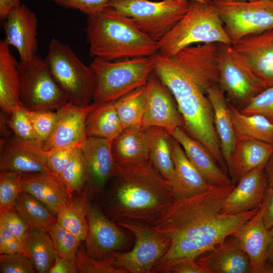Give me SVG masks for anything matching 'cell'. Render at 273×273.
<instances>
[{"label":"cell","instance_id":"obj_46","mask_svg":"<svg viewBox=\"0 0 273 273\" xmlns=\"http://www.w3.org/2000/svg\"><path fill=\"white\" fill-rule=\"evenodd\" d=\"M66 9L78 10L88 17L96 15L108 8L113 0H49Z\"/></svg>","mask_w":273,"mask_h":273},{"label":"cell","instance_id":"obj_2","mask_svg":"<svg viewBox=\"0 0 273 273\" xmlns=\"http://www.w3.org/2000/svg\"><path fill=\"white\" fill-rule=\"evenodd\" d=\"M234 187L212 186L197 195L175 200L151 227L169 243L167 252L154 266L184 258H198L222 244L251 219L259 207L234 214L222 212Z\"/></svg>","mask_w":273,"mask_h":273},{"label":"cell","instance_id":"obj_51","mask_svg":"<svg viewBox=\"0 0 273 273\" xmlns=\"http://www.w3.org/2000/svg\"><path fill=\"white\" fill-rule=\"evenodd\" d=\"M75 259L57 256L49 273H77Z\"/></svg>","mask_w":273,"mask_h":273},{"label":"cell","instance_id":"obj_32","mask_svg":"<svg viewBox=\"0 0 273 273\" xmlns=\"http://www.w3.org/2000/svg\"><path fill=\"white\" fill-rule=\"evenodd\" d=\"M97 103L87 117L86 136L112 141L123 129L114 101Z\"/></svg>","mask_w":273,"mask_h":273},{"label":"cell","instance_id":"obj_47","mask_svg":"<svg viewBox=\"0 0 273 273\" xmlns=\"http://www.w3.org/2000/svg\"><path fill=\"white\" fill-rule=\"evenodd\" d=\"M0 225L8 229L22 241L30 228L27 222L14 210L0 213Z\"/></svg>","mask_w":273,"mask_h":273},{"label":"cell","instance_id":"obj_26","mask_svg":"<svg viewBox=\"0 0 273 273\" xmlns=\"http://www.w3.org/2000/svg\"><path fill=\"white\" fill-rule=\"evenodd\" d=\"M204 254L198 258L209 273H251L248 255L233 238Z\"/></svg>","mask_w":273,"mask_h":273},{"label":"cell","instance_id":"obj_31","mask_svg":"<svg viewBox=\"0 0 273 273\" xmlns=\"http://www.w3.org/2000/svg\"><path fill=\"white\" fill-rule=\"evenodd\" d=\"M23 252L38 273H49L57 256L49 234L41 228H30L23 241Z\"/></svg>","mask_w":273,"mask_h":273},{"label":"cell","instance_id":"obj_1","mask_svg":"<svg viewBox=\"0 0 273 273\" xmlns=\"http://www.w3.org/2000/svg\"><path fill=\"white\" fill-rule=\"evenodd\" d=\"M217 43L186 47L170 57H152L154 71L174 98L184 121V129L200 142L223 167L225 161L216 132L208 90L218 84Z\"/></svg>","mask_w":273,"mask_h":273},{"label":"cell","instance_id":"obj_3","mask_svg":"<svg viewBox=\"0 0 273 273\" xmlns=\"http://www.w3.org/2000/svg\"><path fill=\"white\" fill-rule=\"evenodd\" d=\"M113 178L100 205L118 225L128 223L152 227L175 200L169 183L149 161L120 167Z\"/></svg>","mask_w":273,"mask_h":273},{"label":"cell","instance_id":"obj_20","mask_svg":"<svg viewBox=\"0 0 273 273\" xmlns=\"http://www.w3.org/2000/svg\"><path fill=\"white\" fill-rule=\"evenodd\" d=\"M262 215L261 203L257 212L230 236L248 255L251 273H265L269 234Z\"/></svg>","mask_w":273,"mask_h":273},{"label":"cell","instance_id":"obj_29","mask_svg":"<svg viewBox=\"0 0 273 273\" xmlns=\"http://www.w3.org/2000/svg\"><path fill=\"white\" fill-rule=\"evenodd\" d=\"M208 97L213 109L214 126L221 151L227 165L237 143L230 108L225 94L218 84L209 88Z\"/></svg>","mask_w":273,"mask_h":273},{"label":"cell","instance_id":"obj_53","mask_svg":"<svg viewBox=\"0 0 273 273\" xmlns=\"http://www.w3.org/2000/svg\"><path fill=\"white\" fill-rule=\"evenodd\" d=\"M269 241L268 247L265 273H273V228L269 230Z\"/></svg>","mask_w":273,"mask_h":273},{"label":"cell","instance_id":"obj_43","mask_svg":"<svg viewBox=\"0 0 273 273\" xmlns=\"http://www.w3.org/2000/svg\"><path fill=\"white\" fill-rule=\"evenodd\" d=\"M240 111L246 115H263L273 123V86L264 89L253 97Z\"/></svg>","mask_w":273,"mask_h":273},{"label":"cell","instance_id":"obj_6","mask_svg":"<svg viewBox=\"0 0 273 273\" xmlns=\"http://www.w3.org/2000/svg\"><path fill=\"white\" fill-rule=\"evenodd\" d=\"M89 66L96 80L93 102L103 103L146 85L155 64L152 56L113 61L95 58Z\"/></svg>","mask_w":273,"mask_h":273},{"label":"cell","instance_id":"obj_42","mask_svg":"<svg viewBox=\"0 0 273 273\" xmlns=\"http://www.w3.org/2000/svg\"><path fill=\"white\" fill-rule=\"evenodd\" d=\"M8 127L17 137L27 141H35L32 123L28 110L21 106L9 115Z\"/></svg>","mask_w":273,"mask_h":273},{"label":"cell","instance_id":"obj_25","mask_svg":"<svg viewBox=\"0 0 273 273\" xmlns=\"http://www.w3.org/2000/svg\"><path fill=\"white\" fill-rule=\"evenodd\" d=\"M111 149L120 167L149 162L145 128L137 124L123 129L112 141Z\"/></svg>","mask_w":273,"mask_h":273},{"label":"cell","instance_id":"obj_21","mask_svg":"<svg viewBox=\"0 0 273 273\" xmlns=\"http://www.w3.org/2000/svg\"><path fill=\"white\" fill-rule=\"evenodd\" d=\"M264 163L242 176L226 197L222 212L234 214L259 207L267 189Z\"/></svg>","mask_w":273,"mask_h":273},{"label":"cell","instance_id":"obj_15","mask_svg":"<svg viewBox=\"0 0 273 273\" xmlns=\"http://www.w3.org/2000/svg\"><path fill=\"white\" fill-rule=\"evenodd\" d=\"M47 158V152L43 149L41 144L36 141L20 139L11 132L1 138V172L52 173Z\"/></svg>","mask_w":273,"mask_h":273},{"label":"cell","instance_id":"obj_54","mask_svg":"<svg viewBox=\"0 0 273 273\" xmlns=\"http://www.w3.org/2000/svg\"><path fill=\"white\" fill-rule=\"evenodd\" d=\"M264 169L269 186L273 187V154L267 160Z\"/></svg>","mask_w":273,"mask_h":273},{"label":"cell","instance_id":"obj_38","mask_svg":"<svg viewBox=\"0 0 273 273\" xmlns=\"http://www.w3.org/2000/svg\"><path fill=\"white\" fill-rule=\"evenodd\" d=\"M46 230L52 239L57 256L75 259L76 252L83 242L79 241L57 221Z\"/></svg>","mask_w":273,"mask_h":273},{"label":"cell","instance_id":"obj_37","mask_svg":"<svg viewBox=\"0 0 273 273\" xmlns=\"http://www.w3.org/2000/svg\"><path fill=\"white\" fill-rule=\"evenodd\" d=\"M59 179L72 195L85 189L86 171L84 158L80 147L75 149L70 160L62 171Z\"/></svg>","mask_w":273,"mask_h":273},{"label":"cell","instance_id":"obj_19","mask_svg":"<svg viewBox=\"0 0 273 273\" xmlns=\"http://www.w3.org/2000/svg\"><path fill=\"white\" fill-rule=\"evenodd\" d=\"M5 20V41L16 48L20 61L30 60L36 55L38 48V22L35 13L21 4L11 11Z\"/></svg>","mask_w":273,"mask_h":273},{"label":"cell","instance_id":"obj_57","mask_svg":"<svg viewBox=\"0 0 273 273\" xmlns=\"http://www.w3.org/2000/svg\"><path fill=\"white\" fill-rule=\"evenodd\" d=\"M270 1H273V0H270Z\"/></svg>","mask_w":273,"mask_h":273},{"label":"cell","instance_id":"obj_4","mask_svg":"<svg viewBox=\"0 0 273 273\" xmlns=\"http://www.w3.org/2000/svg\"><path fill=\"white\" fill-rule=\"evenodd\" d=\"M86 39L91 57L113 61L152 56L157 42L141 31L129 17L108 7L87 19Z\"/></svg>","mask_w":273,"mask_h":273},{"label":"cell","instance_id":"obj_55","mask_svg":"<svg viewBox=\"0 0 273 273\" xmlns=\"http://www.w3.org/2000/svg\"><path fill=\"white\" fill-rule=\"evenodd\" d=\"M223 2H238V1H245V2H252L257 0H218Z\"/></svg>","mask_w":273,"mask_h":273},{"label":"cell","instance_id":"obj_8","mask_svg":"<svg viewBox=\"0 0 273 273\" xmlns=\"http://www.w3.org/2000/svg\"><path fill=\"white\" fill-rule=\"evenodd\" d=\"M190 1L113 0L111 7L130 18L153 40H161L188 12Z\"/></svg>","mask_w":273,"mask_h":273},{"label":"cell","instance_id":"obj_40","mask_svg":"<svg viewBox=\"0 0 273 273\" xmlns=\"http://www.w3.org/2000/svg\"><path fill=\"white\" fill-rule=\"evenodd\" d=\"M35 140L42 145L49 138L54 128L57 113L51 110L29 111Z\"/></svg>","mask_w":273,"mask_h":273},{"label":"cell","instance_id":"obj_56","mask_svg":"<svg viewBox=\"0 0 273 273\" xmlns=\"http://www.w3.org/2000/svg\"><path fill=\"white\" fill-rule=\"evenodd\" d=\"M181 1H198V2H207L209 0H181Z\"/></svg>","mask_w":273,"mask_h":273},{"label":"cell","instance_id":"obj_24","mask_svg":"<svg viewBox=\"0 0 273 273\" xmlns=\"http://www.w3.org/2000/svg\"><path fill=\"white\" fill-rule=\"evenodd\" d=\"M23 191L38 199L55 215L72 198L63 182L52 173L22 174Z\"/></svg>","mask_w":273,"mask_h":273},{"label":"cell","instance_id":"obj_17","mask_svg":"<svg viewBox=\"0 0 273 273\" xmlns=\"http://www.w3.org/2000/svg\"><path fill=\"white\" fill-rule=\"evenodd\" d=\"M93 102L85 106L67 102L57 110V118L53 132L42 144L46 152L66 148L81 147L87 139L86 121L89 113L97 106Z\"/></svg>","mask_w":273,"mask_h":273},{"label":"cell","instance_id":"obj_44","mask_svg":"<svg viewBox=\"0 0 273 273\" xmlns=\"http://www.w3.org/2000/svg\"><path fill=\"white\" fill-rule=\"evenodd\" d=\"M31 259L23 252L0 255L1 273H34Z\"/></svg>","mask_w":273,"mask_h":273},{"label":"cell","instance_id":"obj_16","mask_svg":"<svg viewBox=\"0 0 273 273\" xmlns=\"http://www.w3.org/2000/svg\"><path fill=\"white\" fill-rule=\"evenodd\" d=\"M147 94L142 125L163 128L170 133L184 128V121L172 94L154 71L146 84Z\"/></svg>","mask_w":273,"mask_h":273},{"label":"cell","instance_id":"obj_13","mask_svg":"<svg viewBox=\"0 0 273 273\" xmlns=\"http://www.w3.org/2000/svg\"><path fill=\"white\" fill-rule=\"evenodd\" d=\"M111 143L105 139L87 137L80 147L86 166L85 188L90 201L101 198L107 183L120 171V167L112 154Z\"/></svg>","mask_w":273,"mask_h":273},{"label":"cell","instance_id":"obj_39","mask_svg":"<svg viewBox=\"0 0 273 273\" xmlns=\"http://www.w3.org/2000/svg\"><path fill=\"white\" fill-rule=\"evenodd\" d=\"M23 191L21 173L1 172L0 213L14 210L17 199Z\"/></svg>","mask_w":273,"mask_h":273},{"label":"cell","instance_id":"obj_48","mask_svg":"<svg viewBox=\"0 0 273 273\" xmlns=\"http://www.w3.org/2000/svg\"><path fill=\"white\" fill-rule=\"evenodd\" d=\"M76 148H66L47 152V165L53 175L59 178Z\"/></svg>","mask_w":273,"mask_h":273},{"label":"cell","instance_id":"obj_28","mask_svg":"<svg viewBox=\"0 0 273 273\" xmlns=\"http://www.w3.org/2000/svg\"><path fill=\"white\" fill-rule=\"evenodd\" d=\"M18 64L4 40L0 41V107L9 115L22 106Z\"/></svg>","mask_w":273,"mask_h":273},{"label":"cell","instance_id":"obj_7","mask_svg":"<svg viewBox=\"0 0 273 273\" xmlns=\"http://www.w3.org/2000/svg\"><path fill=\"white\" fill-rule=\"evenodd\" d=\"M45 59L68 102L79 106H87L93 102L96 85L94 72L70 47L52 38Z\"/></svg>","mask_w":273,"mask_h":273},{"label":"cell","instance_id":"obj_18","mask_svg":"<svg viewBox=\"0 0 273 273\" xmlns=\"http://www.w3.org/2000/svg\"><path fill=\"white\" fill-rule=\"evenodd\" d=\"M232 47L265 88L273 86V28L244 36Z\"/></svg>","mask_w":273,"mask_h":273},{"label":"cell","instance_id":"obj_49","mask_svg":"<svg viewBox=\"0 0 273 273\" xmlns=\"http://www.w3.org/2000/svg\"><path fill=\"white\" fill-rule=\"evenodd\" d=\"M23 252V241L0 225V254Z\"/></svg>","mask_w":273,"mask_h":273},{"label":"cell","instance_id":"obj_34","mask_svg":"<svg viewBox=\"0 0 273 273\" xmlns=\"http://www.w3.org/2000/svg\"><path fill=\"white\" fill-rule=\"evenodd\" d=\"M86 188L73 196L71 199L56 214L57 222L73 234L79 241H85L87 232Z\"/></svg>","mask_w":273,"mask_h":273},{"label":"cell","instance_id":"obj_10","mask_svg":"<svg viewBox=\"0 0 273 273\" xmlns=\"http://www.w3.org/2000/svg\"><path fill=\"white\" fill-rule=\"evenodd\" d=\"M118 225L132 234L133 247L130 251L112 252L103 260L127 273L152 272L154 266L168 249V241L151 227L128 223Z\"/></svg>","mask_w":273,"mask_h":273},{"label":"cell","instance_id":"obj_9","mask_svg":"<svg viewBox=\"0 0 273 273\" xmlns=\"http://www.w3.org/2000/svg\"><path fill=\"white\" fill-rule=\"evenodd\" d=\"M18 70L21 103L27 110H58L68 102L45 58L36 55L28 61H20Z\"/></svg>","mask_w":273,"mask_h":273},{"label":"cell","instance_id":"obj_11","mask_svg":"<svg viewBox=\"0 0 273 273\" xmlns=\"http://www.w3.org/2000/svg\"><path fill=\"white\" fill-rule=\"evenodd\" d=\"M232 44L247 35L273 28V1L212 0Z\"/></svg>","mask_w":273,"mask_h":273},{"label":"cell","instance_id":"obj_14","mask_svg":"<svg viewBox=\"0 0 273 273\" xmlns=\"http://www.w3.org/2000/svg\"><path fill=\"white\" fill-rule=\"evenodd\" d=\"M86 209L88 227L84 243L89 256L103 260L109 254L127 245V237L105 213L100 204L88 200Z\"/></svg>","mask_w":273,"mask_h":273},{"label":"cell","instance_id":"obj_52","mask_svg":"<svg viewBox=\"0 0 273 273\" xmlns=\"http://www.w3.org/2000/svg\"><path fill=\"white\" fill-rule=\"evenodd\" d=\"M21 4L20 0H0L1 20H5L9 14Z\"/></svg>","mask_w":273,"mask_h":273},{"label":"cell","instance_id":"obj_5","mask_svg":"<svg viewBox=\"0 0 273 273\" xmlns=\"http://www.w3.org/2000/svg\"><path fill=\"white\" fill-rule=\"evenodd\" d=\"M207 43L232 44L212 0L190 1L186 15L157 42V53L170 57L186 47Z\"/></svg>","mask_w":273,"mask_h":273},{"label":"cell","instance_id":"obj_36","mask_svg":"<svg viewBox=\"0 0 273 273\" xmlns=\"http://www.w3.org/2000/svg\"><path fill=\"white\" fill-rule=\"evenodd\" d=\"M146 94V84L114 101L123 129L142 124Z\"/></svg>","mask_w":273,"mask_h":273},{"label":"cell","instance_id":"obj_22","mask_svg":"<svg viewBox=\"0 0 273 273\" xmlns=\"http://www.w3.org/2000/svg\"><path fill=\"white\" fill-rule=\"evenodd\" d=\"M172 155L174 174L170 185L175 200L197 195L212 186L190 161L180 145L173 137Z\"/></svg>","mask_w":273,"mask_h":273},{"label":"cell","instance_id":"obj_27","mask_svg":"<svg viewBox=\"0 0 273 273\" xmlns=\"http://www.w3.org/2000/svg\"><path fill=\"white\" fill-rule=\"evenodd\" d=\"M273 144L257 140L238 141L227 164L233 184L251 170L267 162Z\"/></svg>","mask_w":273,"mask_h":273},{"label":"cell","instance_id":"obj_41","mask_svg":"<svg viewBox=\"0 0 273 273\" xmlns=\"http://www.w3.org/2000/svg\"><path fill=\"white\" fill-rule=\"evenodd\" d=\"M75 261L79 273H127L124 269L115 267L103 260L89 256L83 242L76 252Z\"/></svg>","mask_w":273,"mask_h":273},{"label":"cell","instance_id":"obj_35","mask_svg":"<svg viewBox=\"0 0 273 273\" xmlns=\"http://www.w3.org/2000/svg\"><path fill=\"white\" fill-rule=\"evenodd\" d=\"M14 210L30 228L47 229L57 220L56 215L33 196L24 191L17 198Z\"/></svg>","mask_w":273,"mask_h":273},{"label":"cell","instance_id":"obj_30","mask_svg":"<svg viewBox=\"0 0 273 273\" xmlns=\"http://www.w3.org/2000/svg\"><path fill=\"white\" fill-rule=\"evenodd\" d=\"M149 161L169 184L174 174L172 155L173 136L166 129L156 126L145 128Z\"/></svg>","mask_w":273,"mask_h":273},{"label":"cell","instance_id":"obj_50","mask_svg":"<svg viewBox=\"0 0 273 273\" xmlns=\"http://www.w3.org/2000/svg\"><path fill=\"white\" fill-rule=\"evenodd\" d=\"M262 220L265 228H273V187L267 188L262 202Z\"/></svg>","mask_w":273,"mask_h":273},{"label":"cell","instance_id":"obj_23","mask_svg":"<svg viewBox=\"0 0 273 273\" xmlns=\"http://www.w3.org/2000/svg\"><path fill=\"white\" fill-rule=\"evenodd\" d=\"M170 134L180 145L190 161L208 184L217 186L234 185L232 179L218 166L209 151L183 128L177 127Z\"/></svg>","mask_w":273,"mask_h":273},{"label":"cell","instance_id":"obj_45","mask_svg":"<svg viewBox=\"0 0 273 273\" xmlns=\"http://www.w3.org/2000/svg\"><path fill=\"white\" fill-rule=\"evenodd\" d=\"M152 272L209 273L198 258H184L155 266Z\"/></svg>","mask_w":273,"mask_h":273},{"label":"cell","instance_id":"obj_33","mask_svg":"<svg viewBox=\"0 0 273 273\" xmlns=\"http://www.w3.org/2000/svg\"><path fill=\"white\" fill-rule=\"evenodd\" d=\"M237 141L257 140L273 144V123L260 114L246 115L230 106Z\"/></svg>","mask_w":273,"mask_h":273},{"label":"cell","instance_id":"obj_12","mask_svg":"<svg viewBox=\"0 0 273 273\" xmlns=\"http://www.w3.org/2000/svg\"><path fill=\"white\" fill-rule=\"evenodd\" d=\"M217 43L219 86L231 101L245 106L265 88L246 67L232 44Z\"/></svg>","mask_w":273,"mask_h":273}]
</instances>
